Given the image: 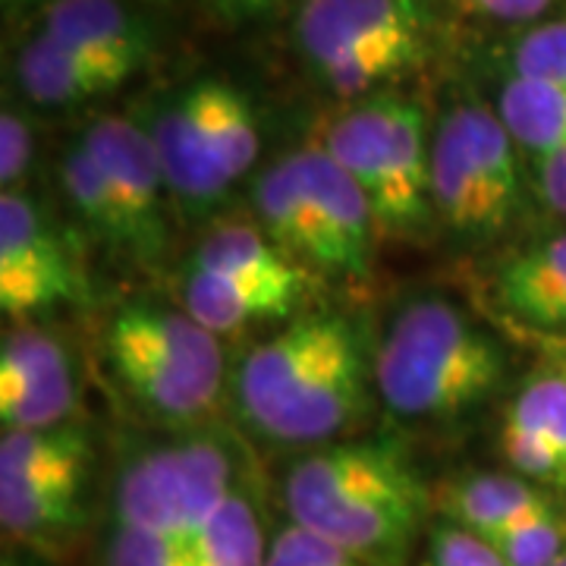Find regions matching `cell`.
Masks as SVG:
<instances>
[{
  "instance_id": "cell-24",
  "label": "cell",
  "mask_w": 566,
  "mask_h": 566,
  "mask_svg": "<svg viewBox=\"0 0 566 566\" xmlns=\"http://www.w3.org/2000/svg\"><path fill=\"white\" fill-rule=\"evenodd\" d=\"M61 186L66 192V202L104 245L114 252H123V227L120 214L114 208V199L104 186V177L98 174L95 161L80 142H73L61 158Z\"/></svg>"
},
{
  "instance_id": "cell-7",
  "label": "cell",
  "mask_w": 566,
  "mask_h": 566,
  "mask_svg": "<svg viewBox=\"0 0 566 566\" xmlns=\"http://www.w3.org/2000/svg\"><path fill=\"white\" fill-rule=\"evenodd\" d=\"M167 192L192 214L221 202L259 161V120L237 85L196 80L170 92L145 120Z\"/></svg>"
},
{
  "instance_id": "cell-28",
  "label": "cell",
  "mask_w": 566,
  "mask_h": 566,
  "mask_svg": "<svg viewBox=\"0 0 566 566\" xmlns=\"http://www.w3.org/2000/svg\"><path fill=\"white\" fill-rule=\"evenodd\" d=\"M104 566H180L177 547L164 535L114 523L104 547Z\"/></svg>"
},
{
  "instance_id": "cell-1",
  "label": "cell",
  "mask_w": 566,
  "mask_h": 566,
  "mask_svg": "<svg viewBox=\"0 0 566 566\" xmlns=\"http://www.w3.org/2000/svg\"><path fill=\"white\" fill-rule=\"evenodd\" d=\"M375 359L340 312L296 315L245 353L233 378L237 409L277 444H331L363 416Z\"/></svg>"
},
{
  "instance_id": "cell-32",
  "label": "cell",
  "mask_w": 566,
  "mask_h": 566,
  "mask_svg": "<svg viewBox=\"0 0 566 566\" xmlns=\"http://www.w3.org/2000/svg\"><path fill=\"white\" fill-rule=\"evenodd\" d=\"M465 7L504 22H528L542 17L554 0H463Z\"/></svg>"
},
{
  "instance_id": "cell-5",
  "label": "cell",
  "mask_w": 566,
  "mask_h": 566,
  "mask_svg": "<svg viewBox=\"0 0 566 566\" xmlns=\"http://www.w3.org/2000/svg\"><path fill=\"white\" fill-rule=\"evenodd\" d=\"M438 20L428 0H303L296 48L308 76L337 98H368L422 70Z\"/></svg>"
},
{
  "instance_id": "cell-8",
  "label": "cell",
  "mask_w": 566,
  "mask_h": 566,
  "mask_svg": "<svg viewBox=\"0 0 566 566\" xmlns=\"http://www.w3.org/2000/svg\"><path fill=\"white\" fill-rule=\"evenodd\" d=\"M497 107L457 102L431 136L434 221L453 240L494 243L523 208V167Z\"/></svg>"
},
{
  "instance_id": "cell-14",
  "label": "cell",
  "mask_w": 566,
  "mask_h": 566,
  "mask_svg": "<svg viewBox=\"0 0 566 566\" xmlns=\"http://www.w3.org/2000/svg\"><path fill=\"white\" fill-rule=\"evenodd\" d=\"M510 472L566 494V371H538L513 394L501 424Z\"/></svg>"
},
{
  "instance_id": "cell-12",
  "label": "cell",
  "mask_w": 566,
  "mask_h": 566,
  "mask_svg": "<svg viewBox=\"0 0 566 566\" xmlns=\"http://www.w3.org/2000/svg\"><path fill=\"white\" fill-rule=\"evenodd\" d=\"M286 167L303 196L312 227V274L363 281L375 268V245L381 230L375 211L356 180L322 145L290 151Z\"/></svg>"
},
{
  "instance_id": "cell-20",
  "label": "cell",
  "mask_w": 566,
  "mask_h": 566,
  "mask_svg": "<svg viewBox=\"0 0 566 566\" xmlns=\"http://www.w3.org/2000/svg\"><path fill=\"white\" fill-rule=\"evenodd\" d=\"M189 264L268 283L308 286L312 281V274L303 271L290 255H283L255 221L218 223L214 230L205 233L202 243L196 245V252L189 255Z\"/></svg>"
},
{
  "instance_id": "cell-6",
  "label": "cell",
  "mask_w": 566,
  "mask_h": 566,
  "mask_svg": "<svg viewBox=\"0 0 566 566\" xmlns=\"http://www.w3.org/2000/svg\"><path fill=\"white\" fill-rule=\"evenodd\" d=\"M104 356L123 390L158 422H202L221 400V337L182 308H117L104 324Z\"/></svg>"
},
{
  "instance_id": "cell-31",
  "label": "cell",
  "mask_w": 566,
  "mask_h": 566,
  "mask_svg": "<svg viewBox=\"0 0 566 566\" xmlns=\"http://www.w3.org/2000/svg\"><path fill=\"white\" fill-rule=\"evenodd\" d=\"M528 158H532V180L538 186L547 208L566 218V148L545 151V155H528Z\"/></svg>"
},
{
  "instance_id": "cell-16",
  "label": "cell",
  "mask_w": 566,
  "mask_h": 566,
  "mask_svg": "<svg viewBox=\"0 0 566 566\" xmlns=\"http://www.w3.org/2000/svg\"><path fill=\"white\" fill-rule=\"evenodd\" d=\"M177 290L182 312L218 337L252 324L296 318L300 305L308 296V286L252 281L227 271L196 268L189 262L182 268Z\"/></svg>"
},
{
  "instance_id": "cell-26",
  "label": "cell",
  "mask_w": 566,
  "mask_h": 566,
  "mask_svg": "<svg viewBox=\"0 0 566 566\" xmlns=\"http://www.w3.org/2000/svg\"><path fill=\"white\" fill-rule=\"evenodd\" d=\"M488 545L504 557L506 566H554L566 551V516L554 510L491 538Z\"/></svg>"
},
{
  "instance_id": "cell-34",
  "label": "cell",
  "mask_w": 566,
  "mask_h": 566,
  "mask_svg": "<svg viewBox=\"0 0 566 566\" xmlns=\"http://www.w3.org/2000/svg\"><path fill=\"white\" fill-rule=\"evenodd\" d=\"M25 3H32V0H3V10L10 13V10H22Z\"/></svg>"
},
{
  "instance_id": "cell-15",
  "label": "cell",
  "mask_w": 566,
  "mask_h": 566,
  "mask_svg": "<svg viewBox=\"0 0 566 566\" xmlns=\"http://www.w3.org/2000/svg\"><path fill=\"white\" fill-rule=\"evenodd\" d=\"M35 32L80 57L133 76L155 54L151 25L123 0H48Z\"/></svg>"
},
{
  "instance_id": "cell-10",
  "label": "cell",
  "mask_w": 566,
  "mask_h": 566,
  "mask_svg": "<svg viewBox=\"0 0 566 566\" xmlns=\"http://www.w3.org/2000/svg\"><path fill=\"white\" fill-rule=\"evenodd\" d=\"M92 444L76 422L41 431H3L0 523L7 538L44 551L82 526V491Z\"/></svg>"
},
{
  "instance_id": "cell-22",
  "label": "cell",
  "mask_w": 566,
  "mask_h": 566,
  "mask_svg": "<svg viewBox=\"0 0 566 566\" xmlns=\"http://www.w3.org/2000/svg\"><path fill=\"white\" fill-rule=\"evenodd\" d=\"M497 114L526 155L566 148V88L506 80L497 98Z\"/></svg>"
},
{
  "instance_id": "cell-2",
  "label": "cell",
  "mask_w": 566,
  "mask_h": 566,
  "mask_svg": "<svg viewBox=\"0 0 566 566\" xmlns=\"http://www.w3.org/2000/svg\"><path fill=\"white\" fill-rule=\"evenodd\" d=\"M283 504L293 526L363 566H403L428 510V491L397 441L312 450L290 465Z\"/></svg>"
},
{
  "instance_id": "cell-3",
  "label": "cell",
  "mask_w": 566,
  "mask_h": 566,
  "mask_svg": "<svg viewBox=\"0 0 566 566\" xmlns=\"http://www.w3.org/2000/svg\"><path fill=\"white\" fill-rule=\"evenodd\" d=\"M501 344L441 296L406 303L375 349V387L387 412L409 422L465 416L504 381Z\"/></svg>"
},
{
  "instance_id": "cell-17",
  "label": "cell",
  "mask_w": 566,
  "mask_h": 566,
  "mask_svg": "<svg viewBox=\"0 0 566 566\" xmlns=\"http://www.w3.org/2000/svg\"><path fill=\"white\" fill-rule=\"evenodd\" d=\"M491 293L510 322L566 337V230L510 252L491 277Z\"/></svg>"
},
{
  "instance_id": "cell-25",
  "label": "cell",
  "mask_w": 566,
  "mask_h": 566,
  "mask_svg": "<svg viewBox=\"0 0 566 566\" xmlns=\"http://www.w3.org/2000/svg\"><path fill=\"white\" fill-rule=\"evenodd\" d=\"M510 80L566 88V17L526 29L506 51Z\"/></svg>"
},
{
  "instance_id": "cell-11",
  "label": "cell",
  "mask_w": 566,
  "mask_h": 566,
  "mask_svg": "<svg viewBox=\"0 0 566 566\" xmlns=\"http://www.w3.org/2000/svg\"><path fill=\"white\" fill-rule=\"evenodd\" d=\"M76 142L95 161L120 214L123 255L136 264L161 262L167 252L164 196L170 192L145 123L117 114L95 117Z\"/></svg>"
},
{
  "instance_id": "cell-23",
  "label": "cell",
  "mask_w": 566,
  "mask_h": 566,
  "mask_svg": "<svg viewBox=\"0 0 566 566\" xmlns=\"http://www.w3.org/2000/svg\"><path fill=\"white\" fill-rule=\"evenodd\" d=\"M80 403V385L73 359L51 365L22 385L0 390V422L3 431H41L73 422Z\"/></svg>"
},
{
  "instance_id": "cell-9",
  "label": "cell",
  "mask_w": 566,
  "mask_h": 566,
  "mask_svg": "<svg viewBox=\"0 0 566 566\" xmlns=\"http://www.w3.org/2000/svg\"><path fill=\"white\" fill-rule=\"evenodd\" d=\"M237 491L230 447L214 438L136 450L114 485V523L192 545Z\"/></svg>"
},
{
  "instance_id": "cell-13",
  "label": "cell",
  "mask_w": 566,
  "mask_h": 566,
  "mask_svg": "<svg viewBox=\"0 0 566 566\" xmlns=\"http://www.w3.org/2000/svg\"><path fill=\"white\" fill-rule=\"evenodd\" d=\"M82 296L76 259L41 205L22 189L0 196V308L13 322Z\"/></svg>"
},
{
  "instance_id": "cell-27",
  "label": "cell",
  "mask_w": 566,
  "mask_h": 566,
  "mask_svg": "<svg viewBox=\"0 0 566 566\" xmlns=\"http://www.w3.org/2000/svg\"><path fill=\"white\" fill-rule=\"evenodd\" d=\"M264 566H363L356 557H349L346 551L324 542L318 535L305 532V528L286 526L271 538Z\"/></svg>"
},
{
  "instance_id": "cell-19",
  "label": "cell",
  "mask_w": 566,
  "mask_h": 566,
  "mask_svg": "<svg viewBox=\"0 0 566 566\" xmlns=\"http://www.w3.org/2000/svg\"><path fill=\"white\" fill-rule=\"evenodd\" d=\"M129 80L133 73L80 57L41 32L25 41L17 54V85L39 107H80L117 92Z\"/></svg>"
},
{
  "instance_id": "cell-18",
  "label": "cell",
  "mask_w": 566,
  "mask_h": 566,
  "mask_svg": "<svg viewBox=\"0 0 566 566\" xmlns=\"http://www.w3.org/2000/svg\"><path fill=\"white\" fill-rule=\"evenodd\" d=\"M447 523L491 542L557 510L554 494L516 472H465L447 482L441 494Z\"/></svg>"
},
{
  "instance_id": "cell-21",
  "label": "cell",
  "mask_w": 566,
  "mask_h": 566,
  "mask_svg": "<svg viewBox=\"0 0 566 566\" xmlns=\"http://www.w3.org/2000/svg\"><path fill=\"white\" fill-rule=\"evenodd\" d=\"M180 566H264L268 547L259 513L237 488L192 545H177Z\"/></svg>"
},
{
  "instance_id": "cell-30",
  "label": "cell",
  "mask_w": 566,
  "mask_h": 566,
  "mask_svg": "<svg viewBox=\"0 0 566 566\" xmlns=\"http://www.w3.org/2000/svg\"><path fill=\"white\" fill-rule=\"evenodd\" d=\"M35 161V136L32 123L22 117L13 104L3 107L0 117V182L3 192L20 189V182L29 177V167Z\"/></svg>"
},
{
  "instance_id": "cell-35",
  "label": "cell",
  "mask_w": 566,
  "mask_h": 566,
  "mask_svg": "<svg viewBox=\"0 0 566 566\" xmlns=\"http://www.w3.org/2000/svg\"><path fill=\"white\" fill-rule=\"evenodd\" d=\"M554 566H566V551L557 557V560H554Z\"/></svg>"
},
{
  "instance_id": "cell-4",
  "label": "cell",
  "mask_w": 566,
  "mask_h": 566,
  "mask_svg": "<svg viewBox=\"0 0 566 566\" xmlns=\"http://www.w3.org/2000/svg\"><path fill=\"white\" fill-rule=\"evenodd\" d=\"M428 114L403 92H375L322 126L324 151L365 192L381 237H416L434 221Z\"/></svg>"
},
{
  "instance_id": "cell-33",
  "label": "cell",
  "mask_w": 566,
  "mask_h": 566,
  "mask_svg": "<svg viewBox=\"0 0 566 566\" xmlns=\"http://www.w3.org/2000/svg\"><path fill=\"white\" fill-rule=\"evenodd\" d=\"M208 3H211V10H218L227 20L240 22L262 17V13L274 10L277 3H286V0H208Z\"/></svg>"
},
{
  "instance_id": "cell-29",
  "label": "cell",
  "mask_w": 566,
  "mask_h": 566,
  "mask_svg": "<svg viewBox=\"0 0 566 566\" xmlns=\"http://www.w3.org/2000/svg\"><path fill=\"white\" fill-rule=\"evenodd\" d=\"M424 566H506L504 557L494 547L482 542L479 535L465 532V528L444 523V526L431 528L428 538V554Z\"/></svg>"
}]
</instances>
